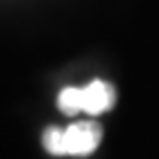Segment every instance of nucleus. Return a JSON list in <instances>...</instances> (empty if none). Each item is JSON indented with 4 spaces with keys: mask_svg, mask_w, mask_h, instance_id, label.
I'll use <instances>...</instances> for the list:
<instances>
[{
    "mask_svg": "<svg viewBox=\"0 0 159 159\" xmlns=\"http://www.w3.org/2000/svg\"><path fill=\"white\" fill-rule=\"evenodd\" d=\"M102 142V126L97 122H77L66 128L51 126L42 133V144L44 150L62 157V155H75V157H86L97 150Z\"/></svg>",
    "mask_w": 159,
    "mask_h": 159,
    "instance_id": "1",
    "label": "nucleus"
},
{
    "mask_svg": "<svg viewBox=\"0 0 159 159\" xmlns=\"http://www.w3.org/2000/svg\"><path fill=\"white\" fill-rule=\"evenodd\" d=\"M117 93L113 84L104 80H93L84 89L66 86L57 95V108L64 115H77V113H89V115H102L115 106Z\"/></svg>",
    "mask_w": 159,
    "mask_h": 159,
    "instance_id": "2",
    "label": "nucleus"
}]
</instances>
